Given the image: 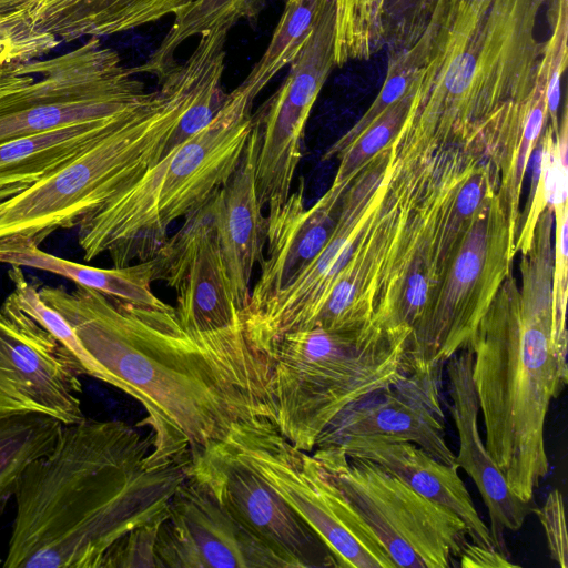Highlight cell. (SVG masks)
I'll use <instances>...</instances> for the list:
<instances>
[{
	"mask_svg": "<svg viewBox=\"0 0 568 568\" xmlns=\"http://www.w3.org/2000/svg\"><path fill=\"white\" fill-rule=\"evenodd\" d=\"M334 39L335 9L329 0L280 88L253 113L260 128L256 192L268 210L281 206L291 193L308 116L335 67Z\"/></svg>",
	"mask_w": 568,
	"mask_h": 568,
	"instance_id": "13",
	"label": "cell"
},
{
	"mask_svg": "<svg viewBox=\"0 0 568 568\" xmlns=\"http://www.w3.org/2000/svg\"><path fill=\"white\" fill-rule=\"evenodd\" d=\"M62 426L40 414L0 419V515L14 498L26 469L52 449Z\"/></svg>",
	"mask_w": 568,
	"mask_h": 568,
	"instance_id": "28",
	"label": "cell"
},
{
	"mask_svg": "<svg viewBox=\"0 0 568 568\" xmlns=\"http://www.w3.org/2000/svg\"><path fill=\"white\" fill-rule=\"evenodd\" d=\"M358 510L395 567L455 566L468 544L464 521L374 462L347 456L338 446L311 452Z\"/></svg>",
	"mask_w": 568,
	"mask_h": 568,
	"instance_id": "10",
	"label": "cell"
},
{
	"mask_svg": "<svg viewBox=\"0 0 568 568\" xmlns=\"http://www.w3.org/2000/svg\"><path fill=\"white\" fill-rule=\"evenodd\" d=\"M166 510V509H165ZM165 511L126 534L106 555L102 568L160 567L156 537Z\"/></svg>",
	"mask_w": 568,
	"mask_h": 568,
	"instance_id": "35",
	"label": "cell"
},
{
	"mask_svg": "<svg viewBox=\"0 0 568 568\" xmlns=\"http://www.w3.org/2000/svg\"><path fill=\"white\" fill-rule=\"evenodd\" d=\"M418 83L402 99L386 109L337 158L341 163L333 183L346 185L373 155L394 140L406 119Z\"/></svg>",
	"mask_w": 568,
	"mask_h": 568,
	"instance_id": "31",
	"label": "cell"
},
{
	"mask_svg": "<svg viewBox=\"0 0 568 568\" xmlns=\"http://www.w3.org/2000/svg\"><path fill=\"white\" fill-rule=\"evenodd\" d=\"M386 0H334V61L367 60L385 48Z\"/></svg>",
	"mask_w": 568,
	"mask_h": 568,
	"instance_id": "30",
	"label": "cell"
},
{
	"mask_svg": "<svg viewBox=\"0 0 568 568\" xmlns=\"http://www.w3.org/2000/svg\"><path fill=\"white\" fill-rule=\"evenodd\" d=\"M515 242L496 189L483 199L410 337L415 364L444 363L467 347L511 272Z\"/></svg>",
	"mask_w": 568,
	"mask_h": 568,
	"instance_id": "11",
	"label": "cell"
},
{
	"mask_svg": "<svg viewBox=\"0 0 568 568\" xmlns=\"http://www.w3.org/2000/svg\"><path fill=\"white\" fill-rule=\"evenodd\" d=\"M39 294L49 306L37 321L68 349L80 375L141 403L158 454L193 456L242 420L270 419L182 328L173 306L138 305L80 285L42 286Z\"/></svg>",
	"mask_w": 568,
	"mask_h": 568,
	"instance_id": "1",
	"label": "cell"
},
{
	"mask_svg": "<svg viewBox=\"0 0 568 568\" xmlns=\"http://www.w3.org/2000/svg\"><path fill=\"white\" fill-rule=\"evenodd\" d=\"M285 1H287V0H285Z\"/></svg>",
	"mask_w": 568,
	"mask_h": 568,
	"instance_id": "44",
	"label": "cell"
},
{
	"mask_svg": "<svg viewBox=\"0 0 568 568\" xmlns=\"http://www.w3.org/2000/svg\"><path fill=\"white\" fill-rule=\"evenodd\" d=\"M30 0H0V17L20 10Z\"/></svg>",
	"mask_w": 568,
	"mask_h": 568,
	"instance_id": "40",
	"label": "cell"
},
{
	"mask_svg": "<svg viewBox=\"0 0 568 568\" xmlns=\"http://www.w3.org/2000/svg\"><path fill=\"white\" fill-rule=\"evenodd\" d=\"M435 9L422 37L410 48L389 53L384 84L358 122L337 140L324 159L338 158L386 109L402 99L418 83L434 48L436 34L445 14Z\"/></svg>",
	"mask_w": 568,
	"mask_h": 568,
	"instance_id": "29",
	"label": "cell"
},
{
	"mask_svg": "<svg viewBox=\"0 0 568 568\" xmlns=\"http://www.w3.org/2000/svg\"><path fill=\"white\" fill-rule=\"evenodd\" d=\"M134 68L99 38L0 77V144L60 126L110 118L152 99Z\"/></svg>",
	"mask_w": 568,
	"mask_h": 568,
	"instance_id": "8",
	"label": "cell"
},
{
	"mask_svg": "<svg viewBox=\"0 0 568 568\" xmlns=\"http://www.w3.org/2000/svg\"><path fill=\"white\" fill-rule=\"evenodd\" d=\"M463 568H514L518 565L509 561L505 554L495 547H483L469 542L459 556Z\"/></svg>",
	"mask_w": 568,
	"mask_h": 568,
	"instance_id": "38",
	"label": "cell"
},
{
	"mask_svg": "<svg viewBox=\"0 0 568 568\" xmlns=\"http://www.w3.org/2000/svg\"><path fill=\"white\" fill-rule=\"evenodd\" d=\"M80 0H30L20 10L34 30L71 9Z\"/></svg>",
	"mask_w": 568,
	"mask_h": 568,
	"instance_id": "39",
	"label": "cell"
},
{
	"mask_svg": "<svg viewBox=\"0 0 568 568\" xmlns=\"http://www.w3.org/2000/svg\"><path fill=\"white\" fill-rule=\"evenodd\" d=\"M156 556L161 568H284L191 474L161 520Z\"/></svg>",
	"mask_w": 568,
	"mask_h": 568,
	"instance_id": "18",
	"label": "cell"
},
{
	"mask_svg": "<svg viewBox=\"0 0 568 568\" xmlns=\"http://www.w3.org/2000/svg\"><path fill=\"white\" fill-rule=\"evenodd\" d=\"M207 57L197 44L159 82L155 100L69 162L0 202V241L37 246L134 183L163 155Z\"/></svg>",
	"mask_w": 568,
	"mask_h": 568,
	"instance_id": "6",
	"label": "cell"
},
{
	"mask_svg": "<svg viewBox=\"0 0 568 568\" xmlns=\"http://www.w3.org/2000/svg\"><path fill=\"white\" fill-rule=\"evenodd\" d=\"M158 97V90L145 104L104 119L73 123L0 144V185H31L52 173L93 142L122 125Z\"/></svg>",
	"mask_w": 568,
	"mask_h": 568,
	"instance_id": "23",
	"label": "cell"
},
{
	"mask_svg": "<svg viewBox=\"0 0 568 568\" xmlns=\"http://www.w3.org/2000/svg\"><path fill=\"white\" fill-rule=\"evenodd\" d=\"M224 440L317 535L337 567H395L358 510L316 458L296 448L270 419L242 420Z\"/></svg>",
	"mask_w": 568,
	"mask_h": 568,
	"instance_id": "9",
	"label": "cell"
},
{
	"mask_svg": "<svg viewBox=\"0 0 568 568\" xmlns=\"http://www.w3.org/2000/svg\"><path fill=\"white\" fill-rule=\"evenodd\" d=\"M447 10L454 9L462 0H438Z\"/></svg>",
	"mask_w": 568,
	"mask_h": 568,
	"instance_id": "42",
	"label": "cell"
},
{
	"mask_svg": "<svg viewBox=\"0 0 568 568\" xmlns=\"http://www.w3.org/2000/svg\"><path fill=\"white\" fill-rule=\"evenodd\" d=\"M80 376L68 349L10 293L0 305V419L40 414L63 425L81 422Z\"/></svg>",
	"mask_w": 568,
	"mask_h": 568,
	"instance_id": "15",
	"label": "cell"
},
{
	"mask_svg": "<svg viewBox=\"0 0 568 568\" xmlns=\"http://www.w3.org/2000/svg\"><path fill=\"white\" fill-rule=\"evenodd\" d=\"M193 0H80L39 31L60 41L100 38L175 16Z\"/></svg>",
	"mask_w": 568,
	"mask_h": 568,
	"instance_id": "25",
	"label": "cell"
},
{
	"mask_svg": "<svg viewBox=\"0 0 568 568\" xmlns=\"http://www.w3.org/2000/svg\"><path fill=\"white\" fill-rule=\"evenodd\" d=\"M191 467L122 420L63 425L20 480L2 567L102 568L126 534L165 511Z\"/></svg>",
	"mask_w": 568,
	"mask_h": 568,
	"instance_id": "2",
	"label": "cell"
},
{
	"mask_svg": "<svg viewBox=\"0 0 568 568\" xmlns=\"http://www.w3.org/2000/svg\"><path fill=\"white\" fill-rule=\"evenodd\" d=\"M551 34L544 43L542 58L547 71V111L549 128L557 135L560 81L567 68L568 0H548Z\"/></svg>",
	"mask_w": 568,
	"mask_h": 568,
	"instance_id": "33",
	"label": "cell"
},
{
	"mask_svg": "<svg viewBox=\"0 0 568 568\" xmlns=\"http://www.w3.org/2000/svg\"><path fill=\"white\" fill-rule=\"evenodd\" d=\"M556 222V245L554 250L552 272V307L557 325L566 329V306H567V230H568V204L552 206Z\"/></svg>",
	"mask_w": 568,
	"mask_h": 568,
	"instance_id": "36",
	"label": "cell"
},
{
	"mask_svg": "<svg viewBox=\"0 0 568 568\" xmlns=\"http://www.w3.org/2000/svg\"><path fill=\"white\" fill-rule=\"evenodd\" d=\"M329 0H287L264 53L231 92L254 102L258 93L294 60Z\"/></svg>",
	"mask_w": 568,
	"mask_h": 568,
	"instance_id": "27",
	"label": "cell"
},
{
	"mask_svg": "<svg viewBox=\"0 0 568 568\" xmlns=\"http://www.w3.org/2000/svg\"><path fill=\"white\" fill-rule=\"evenodd\" d=\"M260 128L253 130L243 156L225 185L215 195L216 230L221 254L235 306L242 313L251 296V276L263 258L265 217L255 184Z\"/></svg>",
	"mask_w": 568,
	"mask_h": 568,
	"instance_id": "22",
	"label": "cell"
},
{
	"mask_svg": "<svg viewBox=\"0 0 568 568\" xmlns=\"http://www.w3.org/2000/svg\"><path fill=\"white\" fill-rule=\"evenodd\" d=\"M0 566H2V561H1V559H0Z\"/></svg>",
	"mask_w": 568,
	"mask_h": 568,
	"instance_id": "43",
	"label": "cell"
},
{
	"mask_svg": "<svg viewBox=\"0 0 568 568\" xmlns=\"http://www.w3.org/2000/svg\"><path fill=\"white\" fill-rule=\"evenodd\" d=\"M438 0H386L385 47L388 52L410 48L427 28Z\"/></svg>",
	"mask_w": 568,
	"mask_h": 568,
	"instance_id": "34",
	"label": "cell"
},
{
	"mask_svg": "<svg viewBox=\"0 0 568 568\" xmlns=\"http://www.w3.org/2000/svg\"><path fill=\"white\" fill-rule=\"evenodd\" d=\"M60 40L34 30L21 10L0 17V77L52 51Z\"/></svg>",
	"mask_w": 568,
	"mask_h": 568,
	"instance_id": "32",
	"label": "cell"
},
{
	"mask_svg": "<svg viewBox=\"0 0 568 568\" xmlns=\"http://www.w3.org/2000/svg\"><path fill=\"white\" fill-rule=\"evenodd\" d=\"M0 263L50 272L133 304L171 307L151 290L155 275L153 257L124 267L100 268L54 256L28 241H0Z\"/></svg>",
	"mask_w": 568,
	"mask_h": 568,
	"instance_id": "24",
	"label": "cell"
},
{
	"mask_svg": "<svg viewBox=\"0 0 568 568\" xmlns=\"http://www.w3.org/2000/svg\"><path fill=\"white\" fill-rule=\"evenodd\" d=\"M215 195L186 215L183 226L153 256L154 281L175 290L176 317L195 342L244 325L221 254Z\"/></svg>",
	"mask_w": 568,
	"mask_h": 568,
	"instance_id": "16",
	"label": "cell"
},
{
	"mask_svg": "<svg viewBox=\"0 0 568 568\" xmlns=\"http://www.w3.org/2000/svg\"><path fill=\"white\" fill-rule=\"evenodd\" d=\"M331 446L341 447L349 457L376 463L423 497L456 514L466 525L471 542L495 547L456 464L439 462L410 442L382 436H351Z\"/></svg>",
	"mask_w": 568,
	"mask_h": 568,
	"instance_id": "21",
	"label": "cell"
},
{
	"mask_svg": "<svg viewBox=\"0 0 568 568\" xmlns=\"http://www.w3.org/2000/svg\"><path fill=\"white\" fill-rule=\"evenodd\" d=\"M253 102L232 92L202 130L165 153L134 183L79 223L84 261L113 267L152 258L170 225L206 204L236 170L253 130Z\"/></svg>",
	"mask_w": 568,
	"mask_h": 568,
	"instance_id": "5",
	"label": "cell"
},
{
	"mask_svg": "<svg viewBox=\"0 0 568 568\" xmlns=\"http://www.w3.org/2000/svg\"><path fill=\"white\" fill-rule=\"evenodd\" d=\"M191 475L284 568L337 567L317 535L225 440L193 455Z\"/></svg>",
	"mask_w": 568,
	"mask_h": 568,
	"instance_id": "14",
	"label": "cell"
},
{
	"mask_svg": "<svg viewBox=\"0 0 568 568\" xmlns=\"http://www.w3.org/2000/svg\"><path fill=\"white\" fill-rule=\"evenodd\" d=\"M30 185L27 184H9L0 185V202L11 197L12 195L23 191Z\"/></svg>",
	"mask_w": 568,
	"mask_h": 568,
	"instance_id": "41",
	"label": "cell"
},
{
	"mask_svg": "<svg viewBox=\"0 0 568 568\" xmlns=\"http://www.w3.org/2000/svg\"><path fill=\"white\" fill-rule=\"evenodd\" d=\"M546 2L462 0L449 9L393 140L396 158H429L457 146L483 160L486 129L535 87L544 49L536 24Z\"/></svg>",
	"mask_w": 568,
	"mask_h": 568,
	"instance_id": "4",
	"label": "cell"
},
{
	"mask_svg": "<svg viewBox=\"0 0 568 568\" xmlns=\"http://www.w3.org/2000/svg\"><path fill=\"white\" fill-rule=\"evenodd\" d=\"M394 158L392 141L351 179L335 227L316 257L288 285L241 313L246 335L258 352L267 356L285 334L313 327L338 275L354 254L365 223L387 192Z\"/></svg>",
	"mask_w": 568,
	"mask_h": 568,
	"instance_id": "12",
	"label": "cell"
},
{
	"mask_svg": "<svg viewBox=\"0 0 568 568\" xmlns=\"http://www.w3.org/2000/svg\"><path fill=\"white\" fill-rule=\"evenodd\" d=\"M473 353L466 347L445 362L450 403L446 406L459 439L455 463L476 485L490 519L495 547L505 554L504 531L519 530L529 513V503L518 499L493 460L478 429L479 406L471 376ZM506 555V554H505Z\"/></svg>",
	"mask_w": 568,
	"mask_h": 568,
	"instance_id": "20",
	"label": "cell"
},
{
	"mask_svg": "<svg viewBox=\"0 0 568 568\" xmlns=\"http://www.w3.org/2000/svg\"><path fill=\"white\" fill-rule=\"evenodd\" d=\"M265 0H193L174 17V21L145 62L135 72L146 73L161 82L176 65L178 49L190 38L246 19L256 21Z\"/></svg>",
	"mask_w": 568,
	"mask_h": 568,
	"instance_id": "26",
	"label": "cell"
},
{
	"mask_svg": "<svg viewBox=\"0 0 568 568\" xmlns=\"http://www.w3.org/2000/svg\"><path fill=\"white\" fill-rule=\"evenodd\" d=\"M412 329L375 323L354 331L311 328L282 336L267 354L273 424L311 453L322 432L349 404L395 383L415 365Z\"/></svg>",
	"mask_w": 568,
	"mask_h": 568,
	"instance_id": "7",
	"label": "cell"
},
{
	"mask_svg": "<svg viewBox=\"0 0 568 568\" xmlns=\"http://www.w3.org/2000/svg\"><path fill=\"white\" fill-rule=\"evenodd\" d=\"M552 214L542 211L521 254V288L510 272L467 345L486 448L525 503L549 471L545 422L568 382L567 329L552 307Z\"/></svg>",
	"mask_w": 568,
	"mask_h": 568,
	"instance_id": "3",
	"label": "cell"
},
{
	"mask_svg": "<svg viewBox=\"0 0 568 568\" xmlns=\"http://www.w3.org/2000/svg\"><path fill=\"white\" fill-rule=\"evenodd\" d=\"M534 511L544 527L551 559L567 568L568 531L562 494L558 489L551 490L544 505Z\"/></svg>",
	"mask_w": 568,
	"mask_h": 568,
	"instance_id": "37",
	"label": "cell"
},
{
	"mask_svg": "<svg viewBox=\"0 0 568 568\" xmlns=\"http://www.w3.org/2000/svg\"><path fill=\"white\" fill-rule=\"evenodd\" d=\"M346 186L332 183L323 196L306 207L301 180L297 190L281 206L268 210L266 255L260 262L261 275L243 311L258 306L288 285L322 251L337 222Z\"/></svg>",
	"mask_w": 568,
	"mask_h": 568,
	"instance_id": "19",
	"label": "cell"
},
{
	"mask_svg": "<svg viewBox=\"0 0 568 568\" xmlns=\"http://www.w3.org/2000/svg\"><path fill=\"white\" fill-rule=\"evenodd\" d=\"M444 365L416 364L395 383L353 402L322 432L315 448L351 436H382L410 442L439 462L455 465V454L446 439Z\"/></svg>",
	"mask_w": 568,
	"mask_h": 568,
	"instance_id": "17",
	"label": "cell"
}]
</instances>
